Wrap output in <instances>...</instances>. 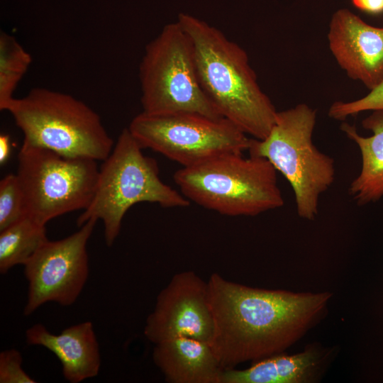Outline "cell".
Here are the masks:
<instances>
[{"mask_svg":"<svg viewBox=\"0 0 383 383\" xmlns=\"http://www.w3.org/2000/svg\"><path fill=\"white\" fill-rule=\"evenodd\" d=\"M152 360L170 383H220L223 370L209 343L191 337L155 344Z\"/></svg>","mask_w":383,"mask_h":383,"instance_id":"15","label":"cell"},{"mask_svg":"<svg viewBox=\"0 0 383 383\" xmlns=\"http://www.w3.org/2000/svg\"><path fill=\"white\" fill-rule=\"evenodd\" d=\"M28 345L42 346L56 355L65 379L79 383L98 375L101 367L99 343L91 321L65 328L59 334L50 333L41 323L26 331Z\"/></svg>","mask_w":383,"mask_h":383,"instance_id":"14","label":"cell"},{"mask_svg":"<svg viewBox=\"0 0 383 383\" xmlns=\"http://www.w3.org/2000/svg\"><path fill=\"white\" fill-rule=\"evenodd\" d=\"M129 131L143 148H150L191 167L222 154L248 150V135L225 118L197 113L149 114L141 112Z\"/></svg>","mask_w":383,"mask_h":383,"instance_id":"9","label":"cell"},{"mask_svg":"<svg viewBox=\"0 0 383 383\" xmlns=\"http://www.w3.org/2000/svg\"><path fill=\"white\" fill-rule=\"evenodd\" d=\"M207 282L213 323L209 344L223 370L283 353L317 323L332 296L251 287L216 272Z\"/></svg>","mask_w":383,"mask_h":383,"instance_id":"1","label":"cell"},{"mask_svg":"<svg viewBox=\"0 0 383 383\" xmlns=\"http://www.w3.org/2000/svg\"><path fill=\"white\" fill-rule=\"evenodd\" d=\"M177 21L192 42L200 84L218 113L248 135L265 138L277 111L261 89L246 52L190 14L179 13Z\"/></svg>","mask_w":383,"mask_h":383,"instance_id":"2","label":"cell"},{"mask_svg":"<svg viewBox=\"0 0 383 383\" xmlns=\"http://www.w3.org/2000/svg\"><path fill=\"white\" fill-rule=\"evenodd\" d=\"M353 5L361 11L370 14L383 13V0H351Z\"/></svg>","mask_w":383,"mask_h":383,"instance_id":"22","label":"cell"},{"mask_svg":"<svg viewBox=\"0 0 383 383\" xmlns=\"http://www.w3.org/2000/svg\"><path fill=\"white\" fill-rule=\"evenodd\" d=\"M213 328L208 282L194 271H182L158 294L144 335L154 344L183 336L210 343Z\"/></svg>","mask_w":383,"mask_h":383,"instance_id":"11","label":"cell"},{"mask_svg":"<svg viewBox=\"0 0 383 383\" xmlns=\"http://www.w3.org/2000/svg\"><path fill=\"white\" fill-rule=\"evenodd\" d=\"M143 149L128 128L99 167L94 197L77 220L79 227L90 219L104 224L106 244L111 247L117 238L122 221L133 205L156 203L162 207H187L190 201L160 178L155 160L145 156Z\"/></svg>","mask_w":383,"mask_h":383,"instance_id":"5","label":"cell"},{"mask_svg":"<svg viewBox=\"0 0 383 383\" xmlns=\"http://www.w3.org/2000/svg\"><path fill=\"white\" fill-rule=\"evenodd\" d=\"M48 240L45 225L28 216L0 231V273L24 265Z\"/></svg>","mask_w":383,"mask_h":383,"instance_id":"17","label":"cell"},{"mask_svg":"<svg viewBox=\"0 0 383 383\" xmlns=\"http://www.w3.org/2000/svg\"><path fill=\"white\" fill-rule=\"evenodd\" d=\"M26 216L24 194L16 174L0 181V231Z\"/></svg>","mask_w":383,"mask_h":383,"instance_id":"19","label":"cell"},{"mask_svg":"<svg viewBox=\"0 0 383 383\" xmlns=\"http://www.w3.org/2000/svg\"><path fill=\"white\" fill-rule=\"evenodd\" d=\"M335 353L334 348L310 344L302 352L294 355L280 353L252 362L250 367L244 370H224L220 383L317 382Z\"/></svg>","mask_w":383,"mask_h":383,"instance_id":"13","label":"cell"},{"mask_svg":"<svg viewBox=\"0 0 383 383\" xmlns=\"http://www.w3.org/2000/svg\"><path fill=\"white\" fill-rule=\"evenodd\" d=\"M316 112L306 104L277 111L263 139H250V155L267 159L292 188L298 215L313 220L321 195L335 179L334 160L313 143Z\"/></svg>","mask_w":383,"mask_h":383,"instance_id":"6","label":"cell"},{"mask_svg":"<svg viewBox=\"0 0 383 383\" xmlns=\"http://www.w3.org/2000/svg\"><path fill=\"white\" fill-rule=\"evenodd\" d=\"M328 40L337 63L350 78L370 90L383 80V28L339 9L331 18Z\"/></svg>","mask_w":383,"mask_h":383,"instance_id":"12","label":"cell"},{"mask_svg":"<svg viewBox=\"0 0 383 383\" xmlns=\"http://www.w3.org/2000/svg\"><path fill=\"white\" fill-rule=\"evenodd\" d=\"M97 162L22 145L16 175L24 194L26 216L46 225L57 216L85 210L96 188Z\"/></svg>","mask_w":383,"mask_h":383,"instance_id":"8","label":"cell"},{"mask_svg":"<svg viewBox=\"0 0 383 383\" xmlns=\"http://www.w3.org/2000/svg\"><path fill=\"white\" fill-rule=\"evenodd\" d=\"M22 355L16 349L0 353V383H35L22 367Z\"/></svg>","mask_w":383,"mask_h":383,"instance_id":"21","label":"cell"},{"mask_svg":"<svg viewBox=\"0 0 383 383\" xmlns=\"http://www.w3.org/2000/svg\"><path fill=\"white\" fill-rule=\"evenodd\" d=\"M11 153V141L9 135H0V163L4 164Z\"/></svg>","mask_w":383,"mask_h":383,"instance_id":"23","label":"cell"},{"mask_svg":"<svg viewBox=\"0 0 383 383\" xmlns=\"http://www.w3.org/2000/svg\"><path fill=\"white\" fill-rule=\"evenodd\" d=\"M173 178L190 202L222 215L254 216L284 204L277 170L260 156L222 154L182 167Z\"/></svg>","mask_w":383,"mask_h":383,"instance_id":"3","label":"cell"},{"mask_svg":"<svg viewBox=\"0 0 383 383\" xmlns=\"http://www.w3.org/2000/svg\"><path fill=\"white\" fill-rule=\"evenodd\" d=\"M32 62L30 55L18 40L5 32L0 34V109L6 111L18 84Z\"/></svg>","mask_w":383,"mask_h":383,"instance_id":"18","label":"cell"},{"mask_svg":"<svg viewBox=\"0 0 383 383\" xmlns=\"http://www.w3.org/2000/svg\"><path fill=\"white\" fill-rule=\"evenodd\" d=\"M139 78L144 113L223 118L200 84L192 42L177 21L165 25L146 45Z\"/></svg>","mask_w":383,"mask_h":383,"instance_id":"7","label":"cell"},{"mask_svg":"<svg viewBox=\"0 0 383 383\" xmlns=\"http://www.w3.org/2000/svg\"><path fill=\"white\" fill-rule=\"evenodd\" d=\"M22 131V145L65 156L104 160L114 142L101 117L82 101L43 87L13 98L6 109Z\"/></svg>","mask_w":383,"mask_h":383,"instance_id":"4","label":"cell"},{"mask_svg":"<svg viewBox=\"0 0 383 383\" xmlns=\"http://www.w3.org/2000/svg\"><path fill=\"white\" fill-rule=\"evenodd\" d=\"M96 222L90 219L66 238L48 240L23 265L28 282L25 316L47 302L69 306L77 301L89 277L87 245Z\"/></svg>","mask_w":383,"mask_h":383,"instance_id":"10","label":"cell"},{"mask_svg":"<svg viewBox=\"0 0 383 383\" xmlns=\"http://www.w3.org/2000/svg\"><path fill=\"white\" fill-rule=\"evenodd\" d=\"M383 110V80L362 98L351 101H335L328 109V116L335 120L367 111Z\"/></svg>","mask_w":383,"mask_h":383,"instance_id":"20","label":"cell"},{"mask_svg":"<svg viewBox=\"0 0 383 383\" xmlns=\"http://www.w3.org/2000/svg\"><path fill=\"white\" fill-rule=\"evenodd\" d=\"M364 128L372 134L362 136L356 128L343 123L341 131L359 148L361 170L349 187V193L358 204L379 200L383 196V110L372 113L362 121Z\"/></svg>","mask_w":383,"mask_h":383,"instance_id":"16","label":"cell"}]
</instances>
